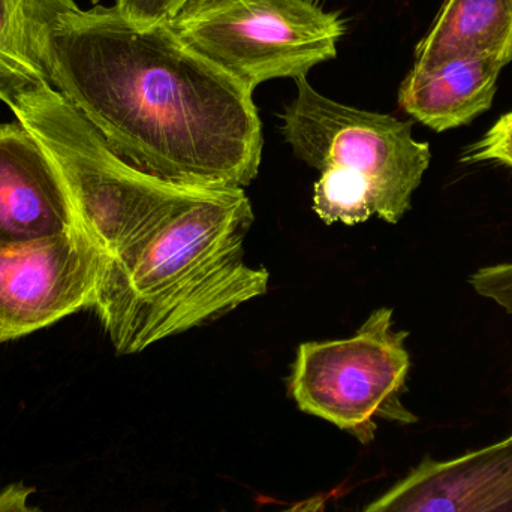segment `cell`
<instances>
[{"label": "cell", "mask_w": 512, "mask_h": 512, "mask_svg": "<svg viewBox=\"0 0 512 512\" xmlns=\"http://www.w3.org/2000/svg\"><path fill=\"white\" fill-rule=\"evenodd\" d=\"M51 86L129 164L165 182L245 189L258 176L254 92L189 48L170 24L143 27L114 6L57 21Z\"/></svg>", "instance_id": "1"}, {"label": "cell", "mask_w": 512, "mask_h": 512, "mask_svg": "<svg viewBox=\"0 0 512 512\" xmlns=\"http://www.w3.org/2000/svg\"><path fill=\"white\" fill-rule=\"evenodd\" d=\"M255 215L245 189H209L105 265L93 309L119 354L215 321L267 292L245 259Z\"/></svg>", "instance_id": "2"}, {"label": "cell", "mask_w": 512, "mask_h": 512, "mask_svg": "<svg viewBox=\"0 0 512 512\" xmlns=\"http://www.w3.org/2000/svg\"><path fill=\"white\" fill-rule=\"evenodd\" d=\"M297 96L282 114V134L298 159L321 173L313 210L331 225H357L378 216L399 224L430 167L429 143L412 123L340 104L295 80Z\"/></svg>", "instance_id": "3"}, {"label": "cell", "mask_w": 512, "mask_h": 512, "mask_svg": "<svg viewBox=\"0 0 512 512\" xmlns=\"http://www.w3.org/2000/svg\"><path fill=\"white\" fill-rule=\"evenodd\" d=\"M11 111L50 156L78 225L105 265L174 210L215 189L177 185L138 170L50 84L21 93Z\"/></svg>", "instance_id": "4"}, {"label": "cell", "mask_w": 512, "mask_h": 512, "mask_svg": "<svg viewBox=\"0 0 512 512\" xmlns=\"http://www.w3.org/2000/svg\"><path fill=\"white\" fill-rule=\"evenodd\" d=\"M195 53L254 90L334 59L345 27L307 0H200L170 24Z\"/></svg>", "instance_id": "5"}, {"label": "cell", "mask_w": 512, "mask_h": 512, "mask_svg": "<svg viewBox=\"0 0 512 512\" xmlns=\"http://www.w3.org/2000/svg\"><path fill=\"white\" fill-rule=\"evenodd\" d=\"M408 336L394 330L393 310L382 307L351 337L301 343L289 378L298 408L363 444L375 438L378 418L412 423L400 402L411 369Z\"/></svg>", "instance_id": "6"}, {"label": "cell", "mask_w": 512, "mask_h": 512, "mask_svg": "<svg viewBox=\"0 0 512 512\" xmlns=\"http://www.w3.org/2000/svg\"><path fill=\"white\" fill-rule=\"evenodd\" d=\"M105 259L81 228L0 242V343L93 309Z\"/></svg>", "instance_id": "7"}, {"label": "cell", "mask_w": 512, "mask_h": 512, "mask_svg": "<svg viewBox=\"0 0 512 512\" xmlns=\"http://www.w3.org/2000/svg\"><path fill=\"white\" fill-rule=\"evenodd\" d=\"M364 512H512V435L456 459L421 463Z\"/></svg>", "instance_id": "8"}, {"label": "cell", "mask_w": 512, "mask_h": 512, "mask_svg": "<svg viewBox=\"0 0 512 512\" xmlns=\"http://www.w3.org/2000/svg\"><path fill=\"white\" fill-rule=\"evenodd\" d=\"M77 228L68 192L44 147L20 122L0 123V242Z\"/></svg>", "instance_id": "9"}, {"label": "cell", "mask_w": 512, "mask_h": 512, "mask_svg": "<svg viewBox=\"0 0 512 512\" xmlns=\"http://www.w3.org/2000/svg\"><path fill=\"white\" fill-rule=\"evenodd\" d=\"M504 68V63L480 56L412 68L400 86V107L436 132L468 125L492 107Z\"/></svg>", "instance_id": "10"}, {"label": "cell", "mask_w": 512, "mask_h": 512, "mask_svg": "<svg viewBox=\"0 0 512 512\" xmlns=\"http://www.w3.org/2000/svg\"><path fill=\"white\" fill-rule=\"evenodd\" d=\"M75 0H0V102L11 108L33 87L51 86V41Z\"/></svg>", "instance_id": "11"}, {"label": "cell", "mask_w": 512, "mask_h": 512, "mask_svg": "<svg viewBox=\"0 0 512 512\" xmlns=\"http://www.w3.org/2000/svg\"><path fill=\"white\" fill-rule=\"evenodd\" d=\"M462 56L487 57L505 66L512 62V0H445L417 45L414 68Z\"/></svg>", "instance_id": "12"}, {"label": "cell", "mask_w": 512, "mask_h": 512, "mask_svg": "<svg viewBox=\"0 0 512 512\" xmlns=\"http://www.w3.org/2000/svg\"><path fill=\"white\" fill-rule=\"evenodd\" d=\"M460 162L466 165L493 162L512 170V111L502 116L481 140L466 147Z\"/></svg>", "instance_id": "13"}, {"label": "cell", "mask_w": 512, "mask_h": 512, "mask_svg": "<svg viewBox=\"0 0 512 512\" xmlns=\"http://www.w3.org/2000/svg\"><path fill=\"white\" fill-rule=\"evenodd\" d=\"M192 0H117L114 8L137 26L153 27L171 24Z\"/></svg>", "instance_id": "14"}, {"label": "cell", "mask_w": 512, "mask_h": 512, "mask_svg": "<svg viewBox=\"0 0 512 512\" xmlns=\"http://www.w3.org/2000/svg\"><path fill=\"white\" fill-rule=\"evenodd\" d=\"M469 283L477 294L495 301L512 316V262L480 268Z\"/></svg>", "instance_id": "15"}, {"label": "cell", "mask_w": 512, "mask_h": 512, "mask_svg": "<svg viewBox=\"0 0 512 512\" xmlns=\"http://www.w3.org/2000/svg\"><path fill=\"white\" fill-rule=\"evenodd\" d=\"M33 489L23 484H11L0 492V512H42L39 508L29 507V498Z\"/></svg>", "instance_id": "16"}, {"label": "cell", "mask_w": 512, "mask_h": 512, "mask_svg": "<svg viewBox=\"0 0 512 512\" xmlns=\"http://www.w3.org/2000/svg\"><path fill=\"white\" fill-rule=\"evenodd\" d=\"M327 502V495L315 496V498L307 499V501L298 502L294 507L282 512H321Z\"/></svg>", "instance_id": "17"}, {"label": "cell", "mask_w": 512, "mask_h": 512, "mask_svg": "<svg viewBox=\"0 0 512 512\" xmlns=\"http://www.w3.org/2000/svg\"><path fill=\"white\" fill-rule=\"evenodd\" d=\"M195 2H200V0H192V3H195ZM191 3V5H192Z\"/></svg>", "instance_id": "18"}]
</instances>
